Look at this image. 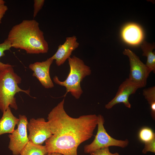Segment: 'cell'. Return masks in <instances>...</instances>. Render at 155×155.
Returning a JSON list of instances; mask_svg holds the SVG:
<instances>
[{"label": "cell", "instance_id": "obj_2", "mask_svg": "<svg viewBox=\"0 0 155 155\" xmlns=\"http://www.w3.org/2000/svg\"><path fill=\"white\" fill-rule=\"evenodd\" d=\"M7 39L12 47L24 50L27 53H45L49 50L44 33L34 19L24 20L13 26Z\"/></svg>", "mask_w": 155, "mask_h": 155}, {"label": "cell", "instance_id": "obj_22", "mask_svg": "<svg viewBox=\"0 0 155 155\" xmlns=\"http://www.w3.org/2000/svg\"><path fill=\"white\" fill-rule=\"evenodd\" d=\"M8 9V7L6 5H0V24L1 23L2 19Z\"/></svg>", "mask_w": 155, "mask_h": 155}, {"label": "cell", "instance_id": "obj_17", "mask_svg": "<svg viewBox=\"0 0 155 155\" xmlns=\"http://www.w3.org/2000/svg\"><path fill=\"white\" fill-rule=\"evenodd\" d=\"M139 139L140 141L145 143L155 138V134L150 128L144 127L142 128L138 134Z\"/></svg>", "mask_w": 155, "mask_h": 155}, {"label": "cell", "instance_id": "obj_8", "mask_svg": "<svg viewBox=\"0 0 155 155\" xmlns=\"http://www.w3.org/2000/svg\"><path fill=\"white\" fill-rule=\"evenodd\" d=\"M29 141L37 145H42L52 135L48 121L42 118L31 119L27 125Z\"/></svg>", "mask_w": 155, "mask_h": 155}, {"label": "cell", "instance_id": "obj_23", "mask_svg": "<svg viewBox=\"0 0 155 155\" xmlns=\"http://www.w3.org/2000/svg\"><path fill=\"white\" fill-rule=\"evenodd\" d=\"M45 155H62V154L58 153L53 152L51 153H48Z\"/></svg>", "mask_w": 155, "mask_h": 155}, {"label": "cell", "instance_id": "obj_21", "mask_svg": "<svg viewBox=\"0 0 155 155\" xmlns=\"http://www.w3.org/2000/svg\"><path fill=\"white\" fill-rule=\"evenodd\" d=\"M34 9L33 16L35 18L39 11L43 6L45 1L44 0H34Z\"/></svg>", "mask_w": 155, "mask_h": 155}, {"label": "cell", "instance_id": "obj_16", "mask_svg": "<svg viewBox=\"0 0 155 155\" xmlns=\"http://www.w3.org/2000/svg\"><path fill=\"white\" fill-rule=\"evenodd\" d=\"M143 95L150 105L151 114L152 119H155V86L145 88L143 90Z\"/></svg>", "mask_w": 155, "mask_h": 155}, {"label": "cell", "instance_id": "obj_19", "mask_svg": "<svg viewBox=\"0 0 155 155\" xmlns=\"http://www.w3.org/2000/svg\"><path fill=\"white\" fill-rule=\"evenodd\" d=\"M91 155H120L117 153H112L110 152L108 147L97 150L90 153Z\"/></svg>", "mask_w": 155, "mask_h": 155}, {"label": "cell", "instance_id": "obj_7", "mask_svg": "<svg viewBox=\"0 0 155 155\" xmlns=\"http://www.w3.org/2000/svg\"><path fill=\"white\" fill-rule=\"evenodd\" d=\"M17 128L8 136L10 139L8 148L13 155H19L29 141L27 133L28 121L24 115H19Z\"/></svg>", "mask_w": 155, "mask_h": 155}, {"label": "cell", "instance_id": "obj_13", "mask_svg": "<svg viewBox=\"0 0 155 155\" xmlns=\"http://www.w3.org/2000/svg\"><path fill=\"white\" fill-rule=\"evenodd\" d=\"M19 121V118L13 115L9 107L3 113L0 119V135L6 133H11L14 130Z\"/></svg>", "mask_w": 155, "mask_h": 155}, {"label": "cell", "instance_id": "obj_12", "mask_svg": "<svg viewBox=\"0 0 155 155\" xmlns=\"http://www.w3.org/2000/svg\"><path fill=\"white\" fill-rule=\"evenodd\" d=\"M121 36L125 42L133 45L140 43L143 38L141 28L134 24H130L126 26L122 30Z\"/></svg>", "mask_w": 155, "mask_h": 155}, {"label": "cell", "instance_id": "obj_3", "mask_svg": "<svg viewBox=\"0 0 155 155\" xmlns=\"http://www.w3.org/2000/svg\"><path fill=\"white\" fill-rule=\"evenodd\" d=\"M21 80L12 66L0 72V110L3 113L9 107L18 109L15 97L17 93L23 92L30 96L29 89L24 90L19 87Z\"/></svg>", "mask_w": 155, "mask_h": 155}, {"label": "cell", "instance_id": "obj_18", "mask_svg": "<svg viewBox=\"0 0 155 155\" xmlns=\"http://www.w3.org/2000/svg\"><path fill=\"white\" fill-rule=\"evenodd\" d=\"M11 47L10 42L7 38L0 44V58L5 55V51L9 50ZM11 66L9 64L4 63L0 61V72Z\"/></svg>", "mask_w": 155, "mask_h": 155}, {"label": "cell", "instance_id": "obj_20", "mask_svg": "<svg viewBox=\"0 0 155 155\" xmlns=\"http://www.w3.org/2000/svg\"><path fill=\"white\" fill-rule=\"evenodd\" d=\"M144 146L142 153L146 154L148 152L155 153V138L149 142L144 143Z\"/></svg>", "mask_w": 155, "mask_h": 155}, {"label": "cell", "instance_id": "obj_10", "mask_svg": "<svg viewBox=\"0 0 155 155\" xmlns=\"http://www.w3.org/2000/svg\"><path fill=\"white\" fill-rule=\"evenodd\" d=\"M53 60L51 57L45 61L36 62L31 63L29 66V68L33 71V76L36 77L42 85L46 89L54 87L49 73L50 67Z\"/></svg>", "mask_w": 155, "mask_h": 155}, {"label": "cell", "instance_id": "obj_6", "mask_svg": "<svg viewBox=\"0 0 155 155\" xmlns=\"http://www.w3.org/2000/svg\"><path fill=\"white\" fill-rule=\"evenodd\" d=\"M123 53L128 57L129 61L130 68L128 79L140 88L145 87L151 72L139 57L131 50L125 49Z\"/></svg>", "mask_w": 155, "mask_h": 155}, {"label": "cell", "instance_id": "obj_14", "mask_svg": "<svg viewBox=\"0 0 155 155\" xmlns=\"http://www.w3.org/2000/svg\"><path fill=\"white\" fill-rule=\"evenodd\" d=\"M143 52L142 55L147 57V61L146 64L148 69L151 72L155 73V55L153 52L155 48L154 44L144 41L141 46Z\"/></svg>", "mask_w": 155, "mask_h": 155}, {"label": "cell", "instance_id": "obj_1", "mask_svg": "<svg viewBox=\"0 0 155 155\" xmlns=\"http://www.w3.org/2000/svg\"><path fill=\"white\" fill-rule=\"evenodd\" d=\"M64 101V98L48 115L47 121L52 135L45 141V146L47 153L78 155V146L93 135L98 116L90 114L72 117L65 110Z\"/></svg>", "mask_w": 155, "mask_h": 155}, {"label": "cell", "instance_id": "obj_4", "mask_svg": "<svg viewBox=\"0 0 155 155\" xmlns=\"http://www.w3.org/2000/svg\"><path fill=\"white\" fill-rule=\"evenodd\" d=\"M68 60L70 71L66 79L61 81L57 76H55L53 80L55 84L65 87L66 93L70 92L75 98L78 99L83 92L81 82L86 76L91 74V70L82 60L75 56L70 57Z\"/></svg>", "mask_w": 155, "mask_h": 155}, {"label": "cell", "instance_id": "obj_5", "mask_svg": "<svg viewBox=\"0 0 155 155\" xmlns=\"http://www.w3.org/2000/svg\"><path fill=\"white\" fill-rule=\"evenodd\" d=\"M98 116V129L95 137L90 144L86 145L84 147V151L86 153H90L97 150L111 146H115L124 148L129 145L128 139L118 140L110 136L105 129L104 124V119L101 115Z\"/></svg>", "mask_w": 155, "mask_h": 155}, {"label": "cell", "instance_id": "obj_11", "mask_svg": "<svg viewBox=\"0 0 155 155\" xmlns=\"http://www.w3.org/2000/svg\"><path fill=\"white\" fill-rule=\"evenodd\" d=\"M79 46L75 36L67 37L64 43L60 44L55 53L51 57L55 60L57 66L63 64L70 57L72 53Z\"/></svg>", "mask_w": 155, "mask_h": 155}, {"label": "cell", "instance_id": "obj_15", "mask_svg": "<svg viewBox=\"0 0 155 155\" xmlns=\"http://www.w3.org/2000/svg\"><path fill=\"white\" fill-rule=\"evenodd\" d=\"M47 153L45 146L35 144L29 141L21 151L20 155H45Z\"/></svg>", "mask_w": 155, "mask_h": 155}, {"label": "cell", "instance_id": "obj_24", "mask_svg": "<svg viewBox=\"0 0 155 155\" xmlns=\"http://www.w3.org/2000/svg\"><path fill=\"white\" fill-rule=\"evenodd\" d=\"M5 2L3 0H0V5H5Z\"/></svg>", "mask_w": 155, "mask_h": 155}, {"label": "cell", "instance_id": "obj_9", "mask_svg": "<svg viewBox=\"0 0 155 155\" xmlns=\"http://www.w3.org/2000/svg\"><path fill=\"white\" fill-rule=\"evenodd\" d=\"M140 87L127 78L119 86L115 97L105 105L108 109L112 108L116 104L123 103L127 108H130L131 105L129 100V96L134 94Z\"/></svg>", "mask_w": 155, "mask_h": 155}]
</instances>
